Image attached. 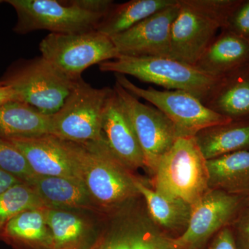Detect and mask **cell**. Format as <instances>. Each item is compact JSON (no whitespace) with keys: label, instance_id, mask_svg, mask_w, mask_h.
Masks as SVG:
<instances>
[{"label":"cell","instance_id":"6da1fadb","mask_svg":"<svg viewBox=\"0 0 249 249\" xmlns=\"http://www.w3.org/2000/svg\"><path fill=\"white\" fill-rule=\"evenodd\" d=\"M67 142L80 180L103 213L140 197L135 184L137 177L116 158L104 137L96 142Z\"/></svg>","mask_w":249,"mask_h":249},{"label":"cell","instance_id":"7a4b0ae2","mask_svg":"<svg viewBox=\"0 0 249 249\" xmlns=\"http://www.w3.org/2000/svg\"><path fill=\"white\" fill-rule=\"evenodd\" d=\"M237 0H178L170 33V58L196 65L222 31Z\"/></svg>","mask_w":249,"mask_h":249},{"label":"cell","instance_id":"3957f363","mask_svg":"<svg viewBox=\"0 0 249 249\" xmlns=\"http://www.w3.org/2000/svg\"><path fill=\"white\" fill-rule=\"evenodd\" d=\"M138 199L101 214L96 233L83 249H181L175 237L154 222Z\"/></svg>","mask_w":249,"mask_h":249},{"label":"cell","instance_id":"277c9868","mask_svg":"<svg viewBox=\"0 0 249 249\" xmlns=\"http://www.w3.org/2000/svg\"><path fill=\"white\" fill-rule=\"evenodd\" d=\"M206 161L195 137H178L156 165L154 189L193 206L209 190Z\"/></svg>","mask_w":249,"mask_h":249},{"label":"cell","instance_id":"5b68a950","mask_svg":"<svg viewBox=\"0 0 249 249\" xmlns=\"http://www.w3.org/2000/svg\"><path fill=\"white\" fill-rule=\"evenodd\" d=\"M98 67L101 71L129 75L168 90L187 91L204 103L220 78L209 76L196 66L170 57L121 55L115 60L102 62Z\"/></svg>","mask_w":249,"mask_h":249},{"label":"cell","instance_id":"8992f818","mask_svg":"<svg viewBox=\"0 0 249 249\" xmlns=\"http://www.w3.org/2000/svg\"><path fill=\"white\" fill-rule=\"evenodd\" d=\"M0 82L12 88L19 101L51 116L61 108L76 81L63 76L40 56L18 60L6 70Z\"/></svg>","mask_w":249,"mask_h":249},{"label":"cell","instance_id":"52a82bcc","mask_svg":"<svg viewBox=\"0 0 249 249\" xmlns=\"http://www.w3.org/2000/svg\"><path fill=\"white\" fill-rule=\"evenodd\" d=\"M111 90L76 80L61 108L51 116V135L75 142L103 139V112Z\"/></svg>","mask_w":249,"mask_h":249},{"label":"cell","instance_id":"ba28073f","mask_svg":"<svg viewBox=\"0 0 249 249\" xmlns=\"http://www.w3.org/2000/svg\"><path fill=\"white\" fill-rule=\"evenodd\" d=\"M39 49L41 56L72 81L82 78L89 67L121 56L111 37L96 30L49 34L41 41Z\"/></svg>","mask_w":249,"mask_h":249},{"label":"cell","instance_id":"9c48e42d","mask_svg":"<svg viewBox=\"0 0 249 249\" xmlns=\"http://www.w3.org/2000/svg\"><path fill=\"white\" fill-rule=\"evenodd\" d=\"M17 14L14 31L29 34L45 30L50 34H78L96 30L104 15L91 12L71 1L7 0Z\"/></svg>","mask_w":249,"mask_h":249},{"label":"cell","instance_id":"30bf717a","mask_svg":"<svg viewBox=\"0 0 249 249\" xmlns=\"http://www.w3.org/2000/svg\"><path fill=\"white\" fill-rule=\"evenodd\" d=\"M116 82L136 97L160 109L173 123L178 137H195L202 129L231 120L206 107L195 95L182 90L139 88L124 75L115 74Z\"/></svg>","mask_w":249,"mask_h":249},{"label":"cell","instance_id":"8fae6325","mask_svg":"<svg viewBox=\"0 0 249 249\" xmlns=\"http://www.w3.org/2000/svg\"><path fill=\"white\" fill-rule=\"evenodd\" d=\"M247 196L219 190L206 192L192 206L189 223L178 237L181 249H203L224 228L229 227L246 204Z\"/></svg>","mask_w":249,"mask_h":249},{"label":"cell","instance_id":"7c38bea8","mask_svg":"<svg viewBox=\"0 0 249 249\" xmlns=\"http://www.w3.org/2000/svg\"><path fill=\"white\" fill-rule=\"evenodd\" d=\"M115 90L133 124L144 158V166L153 173L157 162L171 148L178 134L170 119L155 107L144 104L116 83Z\"/></svg>","mask_w":249,"mask_h":249},{"label":"cell","instance_id":"4fadbf2b","mask_svg":"<svg viewBox=\"0 0 249 249\" xmlns=\"http://www.w3.org/2000/svg\"><path fill=\"white\" fill-rule=\"evenodd\" d=\"M178 11V0L111 37L121 55L170 57V33Z\"/></svg>","mask_w":249,"mask_h":249},{"label":"cell","instance_id":"5bb4252c","mask_svg":"<svg viewBox=\"0 0 249 249\" xmlns=\"http://www.w3.org/2000/svg\"><path fill=\"white\" fill-rule=\"evenodd\" d=\"M6 140L22 152L35 175L80 180L67 141L51 134Z\"/></svg>","mask_w":249,"mask_h":249},{"label":"cell","instance_id":"9a60e30c","mask_svg":"<svg viewBox=\"0 0 249 249\" xmlns=\"http://www.w3.org/2000/svg\"><path fill=\"white\" fill-rule=\"evenodd\" d=\"M103 137L112 153L129 170L145 168L138 138L124 107L115 90H111L103 112Z\"/></svg>","mask_w":249,"mask_h":249},{"label":"cell","instance_id":"2e32d148","mask_svg":"<svg viewBox=\"0 0 249 249\" xmlns=\"http://www.w3.org/2000/svg\"><path fill=\"white\" fill-rule=\"evenodd\" d=\"M26 184L35 191L46 207L106 214L98 209L84 183L78 178L36 175Z\"/></svg>","mask_w":249,"mask_h":249},{"label":"cell","instance_id":"e0dca14e","mask_svg":"<svg viewBox=\"0 0 249 249\" xmlns=\"http://www.w3.org/2000/svg\"><path fill=\"white\" fill-rule=\"evenodd\" d=\"M249 65V42L222 30L195 65L209 76L222 78Z\"/></svg>","mask_w":249,"mask_h":249},{"label":"cell","instance_id":"ac0fdd59","mask_svg":"<svg viewBox=\"0 0 249 249\" xmlns=\"http://www.w3.org/2000/svg\"><path fill=\"white\" fill-rule=\"evenodd\" d=\"M89 213L46 207V219L55 249H83L89 243L96 233L98 221Z\"/></svg>","mask_w":249,"mask_h":249},{"label":"cell","instance_id":"d6986e66","mask_svg":"<svg viewBox=\"0 0 249 249\" xmlns=\"http://www.w3.org/2000/svg\"><path fill=\"white\" fill-rule=\"evenodd\" d=\"M204 104L231 121H249V65L222 77Z\"/></svg>","mask_w":249,"mask_h":249},{"label":"cell","instance_id":"ffe728a7","mask_svg":"<svg viewBox=\"0 0 249 249\" xmlns=\"http://www.w3.org/2000/svg\"><path fill=\"white\" fill-rule=\"evenodd\" d=\"M45 209L29 210L18 214L6 224L0 241L14 249H55Z\"/></svg>","mask_w":249,"mask_h":249},{"label":"cell","instance_id":"44dd1931","mask_svg":"<svg viewBox=\"0 0 249 249\" xmlns=\"http://www.w3.org/2000/svg\"><path fill=\"white\" fill-rule=\"evenodd\" d=\"M135 184L147 212L157 226L168 234L177 231L181 234L186 230L191 215V204L160 194L137 177Z\"/></svg>","mask_w":249,"mask_h":249},{"label":"cell","instance_id":"7402d4cb","mask_svg":"<svg viewBox=\"0 0 249 249\" xmlns=\"http://www.w3.org/2000/svg\"><path fill=\"white\" fill-rule=\"evenodd\" d=\"M209 189L249 196V150L207 160Z\"/></svg>","mask_w":249,"mask_h":249},{"label":"cell","instance_id":"603a6c76","mask_svg":"<svg viewBox=\"0 0 249 249\" xmlns=\"http://www.w3.org/2000/svg\"><path fill=\"white\" fill-rule=\"evenodd\" d=\"M51 116L22 101H10L0 106V138H31L50 134Z\"/></svg>","mask_w":249,"mask_h":249},{"label":"cell","instance_id":"cb8c5ba5","mask_svg":"<svg viewBox=\"0 0 249 249\" xmlns=\"http://www.w3.org/2000/svg\"><path fill=\"white\" fill-rule=\"evenodd\" d=\"M195 139L206 160L249 150V121H231L207 127Z\"/></svg>","mask_w":249,"mask_h":249},{"label":"cell","instance_id":"d4e9b609","mask_svg":"<svg viewBox=\"0 0 249 249\" xmlns=\"http://www.w3.org/2000/svg\"><path fill=\"white\" fill-rule=\"evenodd\" d=\"M176 0H131L114 4L98 24L96 31L109 37L122 34Z\"/></svg>","mask_w":249,"mask_h":249},{"label":"cell","instance_id":"484cf974","mask_svg":"<svg viewBox=\"0 0 249 249\" xmlns=\"http://www.w3.org/2000/svg\"><path fill=\"white\" fill-rule=\"evenodd\" d=\"M46 207L35 191L19 183L0 195V235L6 224L18 214L29 210Z\"/></svg>","mask_w":249,"mask_h":249},{"label":"cell","instance_id":"4316f807","mask_svg":"<svg viewBox=\"0 0 249 249\" xmlns=\"http://www.w3.org/2000/svg\"><path fill=\"white\" fill-rule=\"evenodd\" d=\"M0 170L27 183L34 175L25 157L14 144L0 138Z\"/></svg>","mask_w":249,"mask_h":249},{"label":"cell","instance_id":"83f0119b","mask_svg":"<svg viewBox=\"0 0 249 249\" xmlns=\"http://www.w3.org/2000/svg\"><path fill=\"white\" fill-rule=\"evenodd\" d=\"M222 30L230 31L249 42V0H237Z\"/></svg>","mask_w":249,"mask_h":249},{"label":"cell","instance_id":"f1b7e54d","mask_svg":"<svg viewBox=\"0 0 249 249\" xmlns=\"http://www.w3.org/2000/svg\"><path fill=\"white\" fill-rule=\"evenodd\" d=\"M237 249H249V206L245 205L229 225Z\"/></svg>","mask_w":249,"mask_h":249},{"label":"cell","instance_id":"f546056e","mask_svg":"<svg viewBox=\"0 0 249 249\" xmlns=\"http://www.w3.org/2000/svg\"><path fill=\"white\" fill-rule=\"evenodd\" d=\"M207 249H237L229 226L214 236Z\"/></svg>","mask_w":249,"mask_h":249},{"label":"cell","instance_id":"4dcf8cb0","mask_svg":"<svg viewBox=\"0 0 249 249\" xmlns=\"http://www.w3.org/2000/svg\"><path fill=\"white\" fill-rule=\"evenodd\" d=\"M13 101H19L17 93L0 82V106Z\"/></svg>","mask_w":249,"mask_h":249},{"label":"cell","instance_id":"1f68e13d","mask_svg":"<svg viewBox=\"0 0 249 249\" xmlns=\"http://www.w3.org/2000/svg\"><path fill=\"white\" fill-rule=\"evenodd\" d=\"M19 183H21V181L17 178L0 170V195L7 191L11 187Z\"/></svg>","mask_w":249,"mask_h":249},{"label":"cell","instance_id":"d6a6232c","mask_svg":"<svg viewBox=\"0 0 249 249\" xmlns=\"http://www.w3.org/2000/svg\"><path fill=\"white\" fill-rule=\"evenodd\" d=\"M246 203H247V204L249 206V196H247V199H246Z\"/></svg>","mask_w":249,"mask_h":249},{"label":"cell","instance_id":"836d02e7","mask_svg":"<svg viewBox=\"0 0 249 249\" xmlns=\"http://www.w3.org/2000/svg\"><path fill=\"white\" fill-rule=\"evenodd\" d=\"M2 2H4V1H1V0H0V4Z\"/></svg>","mask_w":249,"mask_h":249}]
</instances>
